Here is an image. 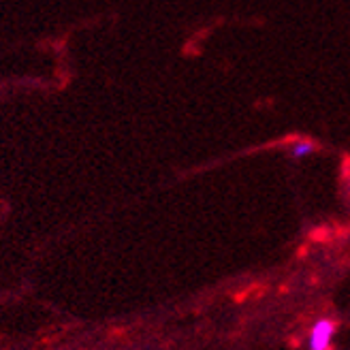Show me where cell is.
Returning <instances> with one entry per match:
<instances>
[{"instance_id":"6da1fadb","label":"cell","mask_w":350,"mask_h":350,"mask_svg":"<svg viewBox=\"0 0 350 350\" xmlns=\"http://www.w3.org/2000/svg\"><path fill=\"white\" fill-rule=\"evenodd\" d=\"M336 334V325L334 321H319L312 327L310 334V350H329L331 348V338Z\"/></svg>"},{"instance_id":"7a4b0ae2","label":"cell","mask_w":350,"mask_h":350,"mask_svg":"<svg viewBox=\"0 0 350 350\" xmlns=\"http://www.w3.org/2000/svg\"><path fill=\"white\" fill-rule=\"evenodd\" d=\"M317 152V144L310 142V139H299V142H295L291 146V156L293 159H308Z\"/></svg>"}]
</instances>
